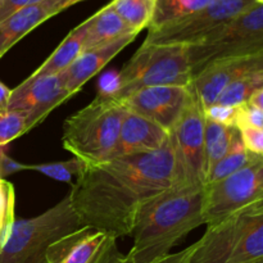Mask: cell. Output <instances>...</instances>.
Masks as SVG:
<instances>
[{
	"label": "cell",
	"mask_w": 263,
	"mask_h": 263,
	"mask_svg": "<svg viewBox=\"0 0 263 263\" xmlns=\"http://www.w3.org/2000/svg\"><path fill=\"white\" fill-rule=\"evenodd\" d=\"M176 125L170 131L174 156V187L203 189L207 185L204 149V108L194 89Z\"/></svg>",
	"instance_id": "ba28073f"
},
{
	"label": "cell",
	"mask_w": 263,
	"mask_h": 263,
	"mask_svg": "<svg viewBox=\"0 0 263 263\" xmlns=\"http://www.w3.org/2000/svg\"><path fill=\"white\" fill-rule=\"evenodd\" d=\"M256 4L254 0H213L197 12L148 30L144 43L193 45Z\"/></svg>",
	"instance_id": "30bf717a"
},
{
	"label": "cell",
	"mask_w": 263,
	"mask_h": 263,
	"mask_svg": "<svg viewBox=\"0 0 263 263\" xmlns=\"http://www.w3.org/2000/svg\"><path fill=\"white\" fill-rule=\"evenodd\" d=\"M251 157L252 153H249V152L244 148L238 130H236L235 135H234L233 140H231L230 148H229L228 153L223 156L222 159H220V161L216 163V166L213 167L212 171L208 175L207 185L220 181V180L225 179V177L230 176L234 172L243 168V167L249 162Z\"/></svg>",
	"instance_id": "7402d4cb"
},
{
	"label": "cell",
	"mask_w": 263,
	"mask_h": 263,
	"mask_svg": "<svg viewBox=\"0 0 263 263\" xmlns=\"http://www.w3.org/2000/svg\"><path fill=\"white\" fill-rule=\"evenodd\" d=\"M117 248L110 234L82 226L51 244L48 263H103Z\"/></svg>",
	"instance_id": "5bb4252c"
},
{
	"label": "cell",
	"mask_w": 263,
	"mask_h": 263,
	"mask_svg": "<svg viewBox=\"0 0 263 263\" xmlns=\"http://www.w3.org/2000/svg\"><path fill=\"white\" fill-rule=\"evenodd\" d=\"M68 0H46L31 5L0 22V58L37 26L67 9Z\"/></svg>",
	"instance_id": "e0dca14e"
},
{
	"label": "cell",
	"mask_w": 263,
	"mask_h": 263,
	"mask_svg": "<svg viewBox=\"0 0 263 263\" xmlns=\"http://www.w3.org/2000/svg\"><path fill=\"white\" fill-rule=\"evenodd\" d=\"M240 126L263 128V110L257 109L247 103L240 107H236L235 128Z\"/></svg>",
	"instance_id": "4dcf8cb0"
},
{
	"label": "cell",
	"mask_w": 263,
	"mask_h": 263,
	"mask_svg": "<svg viewBox=\"0 0 263 263\" xmlns=\"http://www.w3.org/2000/svg\"><path fill=\"white\" fill-rule=\"evenodd\" d=\"M20 171H27V164L12 159L5 153V148H0V177L4 179Z\"/></svg>",
	"instance_id": "d6a6232c"
},
{
	"label": "cell",
	"mask_w": 263,
	"mask_h": 263,
	"mask_svg": "<svg viewBox=\"0 0 263 263\" xmlns=\"http://www.w3.org/2000/svg\"><path fill=\"white\" fill-rule=\"evenodd\" d=\"M258 203H263V156L252 154L243 168L205 185L203 223L216 225Z\"/></svg>",
	"instance_id": "9c48e42d"
},
{
	"label": "cell",
	"mask_w": 263,
	"mask_h": 263,
	"mask_svg": "<svg viewBox=\"0 0 263 263\" xmlns=\"http://www.w3.org/2000/svg\"><path fill=\"white\" fill-rule=\"evenodd\" d=\"M67 100L63 73L30 76L10 90L8 112H18L33 128Z\"/></svg>",
	"instance_id": "8fae6325"
},
{
	"label": "cell",
	"mask_w": 263,
	"mask_h": 263,
	"mask_svg": "<svg viewBox=\"0 0 263 263\" xmlns=\"http://www.w3.org/2000/svg\"><path fill=\"white\" fill-rule=\"evenodd\" d=\"M198 248V241H195L194 244H192L187 248L182 249V251L177 252V253H170L167 256L162 257V258L156 259L153 262H148V263H189L190 258L194 254V252L197 251ZM103 263H134L128 258L127 256H123V254L120 253L118 249H116L107 259H105Z\"/></svg>",
	"instance_id": "83f0119b"
},
{
	"label": "cell",
	"mask_w": 263,
	"mask_h": 263,
	"mask_svg": "<svg viewBox=\"0 0 263 263\" xmlns=\"http://www.w3.org/2000/svg\"><path fill=\"white\" fill-rule=\"evenodd\" d=\"M126 108L120 100L98 97L68 117L62 144L67 152L91 167L113 158Z\"/></svg>",
	"instance_id": "3957f363"
},
{
	"label": "cell",
	"mask_w": 263,
	"mask_h": 263,
	"mask_svg": "<svg viewBox=\"0 0 263 263\" xmlns=\"http://www.w3.org/2000/svg\"><path fill=\"white\" fill-rule=\"evenodd\" d=\"M204 187H174L151 198L139 211L126 256L134 263H148L170 254L190 231L204 225L202 217Z\"/></svg>",
	"instance_id": "7a4b0ae2"
},
{
	"label": "cell",
	"mask_w": 263,
	"mask_h": 263,
	"mask_svg": "<svg viewBox=\"0 0 263 263\" xmlns=\"http://www.w3.org/2000/svg\"><path fill=\"white\" fill-rule=\"evenodd\" d=\"M87 22L84 21L81 25L74 27L68 35L57 46L55 50L45 59L37 69L32 72L31 76H48V74L61 73L68 68L84 51V40L87 30Z\"/></svg>",
	"instance_id": "d6986e66"
},
{
	"label": "cell",
	"mask_w": 263,
	"mask_h": 263,
	"mask_svg": "<svg viewBox=\"0 0 263 263\" xmlns=\"http://www.w3.org/2000/svg\"><path fill=\"white\" fill-rule=\"evenodd\" d=\"M261 87H263V71L246 74L228 85L218 97L217 103L228 107H240L246 104L249 97Z\"/></svg>",
	"instance_id": "603a6c76"
},
{
	"label": "cell",
	"mask_w": 263,
	"mask_h": 263,
	"mask_svg": "<svg viewBox=\"0 0 263 263\" xmlns=\"http://www.w3.org/2000/svg\"><path fill=\"white\" fill-rule=\"evenodd\" d=\"M44 2L46 0H0V22L25 8Z\"/></svg>",
	"instance_id": "1f68e13d"
},
{
	"label": "cell",
	"mask_w": 263,
	"mask_h": 263,
	"mask_svg": "<svg viewBox=\"0 0 263 263\" xmlns=\"http://www.w3.org/2000/svg\"><path fill=\"white\" fill-rule=\"evenodd\" d=\"M211 2L213 0H157L156 13L148 30L197 12Z\"/></svg>",
	"instance_id": "cb8c5ba5"
},
{
	"label": "cell",
	"mask_w": 263,
	"mask_h": 263,
	"mask_svg": "<svg viewBox=\"0 0 263 263\" xmlns=\"http://www.w3.org/2000/svg\"><path fill=\"white\" fill-rule=\"evenodd\" d=\"M136 36V33H128L107 45L80 54L79 58L68 68L62 71L67 99L79 92L89 80L99 73L118 53L133 43Z\"/></svg>",
	"instance_id": "2e32d148"
},
{
	"label": "cell",
	"mask_w": 263,
	"mask_h": 263,
	"mask_svg": "<svg viewBox=\"0 0 263 263\" xmlns=\"http://www.w3.org/2000/svg\"><path fill=\"white\" fill-rule=\"evenodd\" d=\"M263 53V5L256 4L187 45L193 77L218 59Z\"/></svg>",
	"instance_id": "52a82bcc"
},
{
	"label": "cell",
	"mask_w": 263,
	"mask_h": 263,
	"mask_svg": "<svg viewBox=\"0 0 263 263\" xmlns=\"http://www.w3.org/2000/svg\"><path fill=\"white\" fill-rule=\"evenodd\" d=\"M172 181L174 156L168 140L151 153L116 157L86 166L68 195L82 225L118 239L131 235L141 207L170 189Z\"/></svg>",
	"instance_id": "6da1fadb"
},
{
	"label": "cell",
	"mask_w": 263,
	"mask_h": 263,
	"mask_svg": "<svg viewBox=\"0 0 263 263\" xmlns=\"http://www.w3.org/2000/svg\"><path fill=\"white\" fill-rule=\"evenodd\" d=\"M15 194L14 187L5 179L0 177V243L4 244L10 228L14 222Z\"/></svg>",
	"instance_id": "484cf974"
},
{
	"label": "cell",
	"mask_w": 263,
	"mask_h": 263,
	"mask_svg": "<svg viewBox=\"0 0 263 263\" xmlns=\"http://www.w3.org/2000/svg\"><path fill=\"white\" fill-rule=\"evenodd\" d=\"M10 98V89L0 81V113L8 112V103Z\"/></svg>",
	"instance_id": "836d02e7"
},
{
	"label": "cell",
	"mask_w": 263,
	"mask_h": 263,
	"mask_svg": "<svg viewBox=\"0 0 263 263\" xmlns=\"http://www.w3.org/2000/svg\"><path fill=\"white\" fill-rule=\"evenodd\" d=\"M168 140V131L126 109L113 158L131 154L151 153L161 149Z\"/></svg>",
	"instance_id": "9a60e30c"
},
{
	"label": "cell",
	"mask_w": 263,
	"mask_h": 263,
	"mask_svg": "<svg viewBox=\"0 0 263 263\" xmlns=\"http://www.w3.org/2000/svg\"><path fill=\"white\" fill-rule=\"evenodd\" d=\"M263 259V203L207 226L189 263H256Z\"/></svg>",
	"instance_id": "277c9868"
},
{
	"label": "cell",
	"mask_w": 263,
	"mask_h": 263,
	"mask_svg": "<svg viewBox=\"0 0 263 263\" xmlns=\"http://www.w3.org/2000/svg\"><path fill=\"white\" fill-rule=\"evenodd\" d=\"M258 71H263V53L218 59L198 72L190 85L205 109L217 103L228 85L239 77Z\"/></svg>",
	"instance_id": "4fadbf2b"
},
{
	"label": "cell",
	"mask_w": 263,
	"mask_h": 263,
	"mask_svg": "<svg viewBox=\"0 0 263 263\" xmlns=\"http://www.w3.org/2000/svg\"><path fill=\"white\" fill-rule=\"evenodd\" d=\"M87 21L89 22H87V30L84 40V51L107 45L128 33H135L113 10L110 3L99 12L92 14L91 17L87 18Z\"/></svg>",
	"instance_id": "ac0fdd59"
},
{
	"label": "cell",
	"mask_w": 263,
	"mask_h": 263,
	"mask_svg": "<svg viewBox=\"0 0 263 263\" xmlns=\"http://www.w3.org/2000/svg\"><path fill=\"white\" fill-rule=\"evenodd\" d=\"M110 5L133 32L140 33L153 21L157 0H113Z\"/></svg>",
	"instance_id": "ffe728a7"
},
{
	"label": "cell",
	"mask_w": 263,
	"mask_h": 263,
	"mask_svg": "<svg viewBox=\"0 0 263 263\" xmlns=\"http://www.w3.org/2000/svg\"><path fill=\"white\" fill-rule=\"evenodd\" d=\"M247 104L252 105V107L257 108V109L263 110V87H261V89H258V90H256V91H254L253 94L249 97Z\"/></svg>",
	"instance_id": "e575fe53"
},
{
	"label": "cell",
	"mask_w": 263,
	"mask_h": 263,
	"mask_svg": "<svg viewBox=\"0 0 263 263\" xmlns=\"http://www.w3.org/2000/svg\"><path fill=\"white\" fill-rule=\"evenodd\" d=\"M244 148L252 154L263 156V128L240 126L236 127Z\"/></svg>",
	"instance_id": "f1b7e54d"
},
{
	"label": "cell",
	"mask_w": 263,
	"mask_h": 263,
	"mask_svg": "<svg viewBox=\"0 0 263 263\" xmlns=\"http://www.w3.org/2000/svg\"><path fill=\"white\" fill-rule=\"evenodd\" d=\"M82 226L67 194L36 217L14 220L0 249V263H48L51 244Z\"/></svg>",
	"instance_id": "5b68a950"
},
{
	"label": "cell",
	"mask_w": 263,
	"mask_h": 263,
	"mask_svg": "<svg viewBox=\"0 0 263 263\" xmlns=\"http://www.w3.org/2000/svg\"><path fill=\"white\" fill-rule=\"evenodd\" d=\"M204 117L205 120L212 121L215 123H220L223 126H230V127H235V120H236V108L235 107H228V105L216 104L210 105L204 109Z\"/></svg>",
	"instance_id": "f546056e"
},
{
	"label": "cell",
	"mask_w": 263,
	"mask_h": 263,
	"mask_svg": "<svg viewBox=\"0 0 263 263\" xmlns=\"http://www.w3.org/2000/svg\"><path fill=\"white\" fill-rule=\"evenodd\" d=\"M254 2H256L257 4H263V0H254Z\"/></svg>",
	"instance_id": "8d00e7d4"
},
{
	"label": "cell",
	"mask_w": 263,
	"mask_h": 263,
	"mask_svg": "<svg viewBox=\"0 0 263 263\" xmlns=\"http://www.w3.org/2000/svg\"><path fill=\"white\" fill-rule=\"evenodd\" d=\"M0 249H2V244H0Z\"/></svg>",
	"instance_id": "f35d334b"
},
{
	"label": "cell",
	"mask_w": 263,
	"mask_h": 263,
	"mask_svg": "<svg viewBox=\"0 0 263 263\" xmlns=\"http://www.w3.org/2000/svg\"><path fill=\"white\" fill-rule=\"evenodd\" d=\"M81 2H84V0H68V2H67V8L72 7V5L77 4V3H81Z\"/></svg>",
	"instance_id": "d590c367"
},
{
	"label": "cell",
	"mask_w": 263,
	"mask_h": 263,
	"mask_svg": "<svg viewBox=\"0 0 263 263\" xmlns=\"http://www.w3.org/2000/svg\"><path fill=\"white\" fill-rule=\"evenodd\" d=\"M27 120L18 112L0 113V148H5L14 139L28 133Z\"/></svg>",
	"instance_id": "4316f807"
},
{
	"label": "cell",
	"mask_w": 263,
	"mask_h": 263,
	"mask_svg": "<svg viewBox=\"0 0 263 263\" xmlns=\"http://www.w3.org/2000/svg\"><path fill=\"white\" fill-rule=\"evenodd\" d=\"M256 263H263V259H262V261H258V262H256Z\"/></svg>",
	"instance_id": "74e56055"
},
{
	"label": "cell",
	"mask_w": 263,
	"mask_h": 263,
	"mask_svg": "<svg viewBox=\"0 0 263 263\" xmlns=\"http://www.w3.org/2000/svg\"><path fill=\"white\" fill-rule=\"evenodd\" d=\"M236 133L235 127L223 126L205 120L204 126V149L207 179L210 172L220 159L223 158L230 148L231 140Z\"/></svg>",
	"instance_id": "44dd1931"
},
{
	"label": "cell",
	"mask_w": 263,
	"mask_h": 263,
	"mask_svg": "<svg viewBox=\"0 0 263 263\" xmlns=\"http://www.w3.org/2000/svg\"><path fill=\"white\" fill-rule=\"evenodd\" d=\"M190 89L187 86H152L136 90L120 99L123 107L135 115L171 131L181 116Z\"/></svg>",
	"instance_id": "7c38bea8"
},
{
	"label": "cell",
	"mask_w": 263,
	"mask_h": 263,
	"mask_svg": "<svg viewBox=\"0 0 263 263\" xmlns=\"http://www.w3.org/2000/svg\"><path fill=\"white\" fill-rule=\"evenodd\" d=\"M192 80L187 45L143 43L117 73L116 89L109 98L120 100L144 87L187 86Z\"/></svg>",
	"instance_id": "8992f818"
},
{
	"label": "cell",
	"mask_w": 263,
	"mask_h": 263,
	"mask_svg": "<svg viewBox=\"0 0 263 263\" xmlns=\"http://www.w3.org/2000/svg\"><path fill=\"white\" fill-rule=\"evenodd\" d=\"M0 244H2V243H0Z\"/></svg>",
	"instance_id": "ab89813d"
},
{
	"label": "cell",
	"mask_w": 263,
	"mask_h": 263,
	"mask_svg": "<svg viewBox=\"0 0 263 263\" xmlns=\"http://www.w3.org/2000/svg\"><path fill=\"white\" fill-rule=\"evenodd\" d=\"M85 163L80 161L79 158L68 159V161L62 162H51V163H40V164H27L28 171H36L39 174H43L55 181L61 182H71L73 176L79 177L84 172Z\"/></svg>",
	"instance_id": "d4e9b609"
}]
</instances>
